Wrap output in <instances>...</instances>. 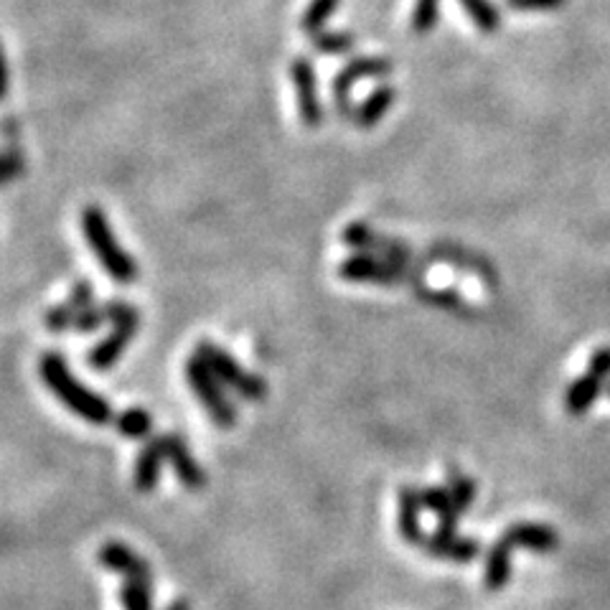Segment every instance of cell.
I'll list each match as a JSON object with an SVG mask.
<instances>
[{"label": "cell", "instance_id": "cell-1", "mask_svg": "<svg viewBox=\"0 0 610 610\" xmlns=\"http://www.w3.org/2000/svg\"><path fill=\"white\" fill-rule=\"evenodd\" d=\"M39 374L41 379L47 382V387L51 389L59 402L66 404V410L74 412V415L87 420L89 425H108L112 423V407L104 397L97 395L82 384L77 376L70 372V364H66L64 357L59 353H43L39 359Z\"/></svg>", "mask_w": 610, "mask_h": 610}, {"label": "cell", "instance_id": "cell-2", "mask_svg": "<svg viewBox=\"0 0 610 610\" xmlns=\"http://www.w3.org/2000/svg\"><path fill=\"white\" fill-rule=\"evenodd\" d=\"M82 232H85L89 250L95 252L100 267L108 273L115 283H133L138 277V265L135 260L123 250V245L117 242L115 232L110 227L108 214L102 212L97 203H89V207L82 209L79 214Z\"/></svg>", "mask_w": 610, "mask_h": 610}, {"label": "cell", "instance_id": "cell-3", "mask_svg": "<svg viewBox=\"0 0 610 610\" xmlns=\"http://www.w3.org/2000/svg\"><path fill=\"white\" fill-rule=\"evenodd\" d=\"M423 275L420 270L395 265V262L374 258V254L357 252L351 258L338 262V277L349 283L379 285V288H397V285H410V288H423Z\"/></svg>", "mask_w": 610, "mask_h": 610}, {"label": "cell", "instance_id": "cell-4", "mask_svg": "<svg viewBox=\"0 0 610 610\" xmlns=\"http://www.w3.org/2000/svg\"><path fill=\"white\" fill-rule=\"evenodd\" d=\"M186 379L191 384L196 399H199L203 410H207V415L212 418V423L220 427V431H232L237 423L235 404H232L227 391H224L220 376L207 366V361H203L199 353L188 359Z\"/></svg>", "mask_w": 610, "mask_h": 610}, {"label": "cell", "instance_id": "cell-5", "mask_svg": "<svg viewBox=\"0 0 610 610\" xmlns=\"http://www.w3.org/2000/svg\"><path fill=\"white\" fill-rule=\"evenodd\" d=\"M341 239L346 247H351V250L374 254V258H384V260L395 262V265L420 270V273H425V267H427L425 262L420 260L415 252H412L410 245L402 242V239L384 237V235H379V232H374L372 227H366L364 222L349 224V227L341 232Z\"/></svg>", "mask_w": 610, "mask_h": 610}, {"label": "cell", "instance_id": "cell-6", "mask_svg": "<svg viewBox=\"0 0 610 610\" xmlns=\"http://www.w3.org/2000/svg\"><path fill=\"white\" fill-rule=\"evenodd\" d=\"M196 353L207 361V366L212 369L216 376H220V382L227 384L229 389H235L239 397L252 399V402L267 397V382L260 379L258 374L247 372L245 366H239V361L232 357L229 351H224L222 346H216L212 341H199Z\"/></svg>", "mask_w": 610, "mask_h": 610}, {"label": "cell", "instance_id": "cell-7", "mask_svg": "<svg viewBox=\"0 0 610 610\" xmlns=\"http://www.w3.org/2000/svg\"><path fill=\"white\" fill-rule=\"evenodd\" d=\"M138 328H140L138 308L127 303V300L115 298V321H112V331L95 346L92 351H89L87 357L89 366H92L95 372H108V369L115 366L117 359L125 353L127 344H130L133 336L138 334Z\"/></svg>", "mask_w": 610, "mask_h": 610}, {"label": "cell", "instance_id": "cell-8", "mask_svg": "<svg viewBox=\"0 0 610 610\" xmlns=\"http://www.w3.org/2000/svg\"><path fill=\"white\" fill-rule=\"evenodd\" d=\"M391 70H395V66H391L389 59H384V57H357V59H351V62H346L344 70L334 77V85H331L336 115L341 120L353 115L351 89L357 87V82L384 79V77H389Z\"/></svg>", "mask_w": 610, "mask_h": 610}, {"label": "cell", "instance_id": "cell-9", "mask_svg": "<svg viewBox=\"0 0 610 610\" xmlns=\"http://www.w3.org/2000/svg\"><path fill=\"white\" fill-rule=\"evenodd\" d=\"M290 79L296 89L300 123L308 130H319L323 125V104L319 100V79H315L313 62L308 57H296L290 62Z\"/></svg>", "mask_w": 610, "mask_h": 610}, {"label": "cell", "instance_id": "cell-10", "mask_svg": "<svg viewBox=\"0 0 610 610\" xmlns=\"http://www.w3.org/2000/svg\"><path fill=\"white\" fill-rule=\"evenodd\" d=\"M89 306H95V288L89 277H82V281L74 283L72 296L43 315L47 331H51V334H66V331L74 328V323L79 321V315L85 313Z\"/></svg>", "mask_w": 610, "mask_h": 610}, {"label": "cell", "instance_id": "cell-11", "mask_svg": "<svg viewBox=\"0 0 610 610\" xmlns=\"http://www.w3.org/2000/svg\"><path fill=\"white\" fill-rule=\"evenodd\" d=\"M97 562L110 572H115V575H123L125 580H146V583H153L150 564L142 560L140 555H135L130 547L123 545V541H108V545H102L100 552H97Z\"/></svg>", "mask_w": 610, "mask_h": 610}, {"label": "cell", "instance_id": "cell-12", "mask_svg": "<svg viewBox=\"0 0 610 610\" xmlns=\"http://www.w3.org/2000/svg\"><path fill=\"white\" fill-rule=\"evenodd\" d=\"M165 456H169L173 471H176L178 481L188 491H203V486H207V473H203L199 461L191 456V450H188L186 440L180 438V435H165Z\"/></svg>", "mask_w": 610, "mask_h": 610}, {"label": "cell", "instance_id": "cell-13", "mask_svg": "<svg viewBox=\"0 0 610 610\" xmlns=\"http://www.w3.org/2000/svg\"><path fill=\"white\" fill-rule=\"evenodd\" d=\"M0 135H3L5 148L0 150V188L9 186L13 178L24 176L26 173V153L21 146V127L16 117H5L0 123Z\"/></svg>", "mask_w": 610, "mask_h": 610}, {"label": "cell", "instance_id": "cell-14", "mask_svg": "<svg viewBox=\"0 0 610 610\" xmlns=\"http://www.w3.org/2000/svg\"><path fill=\"white\" fill-rule=\"evenodd\" d=\"M165 458H169L165 456V435H161V438H150L146 446L140 448L138 458H135V471H133V484L140 494L155 491Z\"/></svg>", "mask_w": 610, "mask_h": 610}, {"label": "cell", "instance_id": "cell-15", "mask_svg": "<svg viewBox=\"0 0 610 610\" xmlns=\"http://www.w3.org/2000/svg\"><path fill=\"white\" fill-rule=\"evenodd\" d=\"M501 537L507 539L514 549L522 547V549H530V552H537V555H549L560 547V537H557V532L547 524L519 522V524H511L509 530L501 534Z\"/></svg>", "mask_w": 610, "mask_h": 610}, {"label": "cell", "instance_id": "cell-16", "mask_svg": "<svg viewBox=\"0 0 610 610\" xmlns=\"http://www.w3.org/2000/svg\"><path fill=\"white\" fill-rule=\"evenodd\" d=\"M423 494L415 486L399 488V511H397V526L399 534L407 545H420L427 539L423 534V524H420V511H423Z\"/></svg>", "mask_w": 610, "mask_h": 610}, {"label": "cell", "instance_id": "cell-17", "mask_svg": "<svg viewBox=\"0 0 610 610\" xmlns=\"http://www.w3.org/2000/svg\"><path fill=\"white\" fill-rule=\"evenodd\" d=\"M423 552L438 560L450 562H473L481 555V545L476 539L458 537V534H440L435 532L433 537L423 541Z\"/></svg>", "mask_w": 610, "mask_h": 610}, {"label": "cell", "instance_id": "cell-18", "mask_svg": "<svg viewBox=\"0 0 610 610\" xmlns=\"http://www.w3.org/2000/svg\"><path fill=\"white\" fill-rule=\"evenodd\" d=\"M602 395V382L593 374L577 376L575 382L564 389V412L570 418H583L593 410V404L598 402V397Z\"/></svg>", "mask_w": 610, "mask_h": 610}, {"label": "cell", "instance_id": "cell-19", "mask_svg": "<svg viewBox=\"0 0 610 610\" xmlns=\"http://www.w3.org/2000/svg\"><path fill=\"white\" fill-rule=\"evenodd\" d=\"M395 100H397L395 87L391 85L376 87L372 95H366L364 102L357 104V110H353V115H351L353 125H357L359 130H372V127L391 110Z\"/></svg>", "mask_w": 610, "mask_h": 610}, {"label": "cell", "instance_id": "cell-20", "mask_svg": "<svg viewBox=\"0 0 610 610\" xmlns=\"http://www.w3.org/2000/svg\"><path fill=\"white\" fill-rule=\"evenodd\" d=\"M423 507L427 511H433L438 516V532L440 534H456L458 530V519H461V511L456 509L453 496H450L448 486H431L423 491Z\"/></svg>", "mask_w": 610, "mask_h": 610}, {"label": "cell", "instance_id": "cell-21", "mask_svg": "<svg viewBox=\"0 0 610 610\" xmlns=\"http://www.w3.org/2000/svg\"><path fill=\"white\" fill-rule=\"evenodd\" d=\"M511 552H514V547L503 537L496 539L494 547L488 549L484 570V585L488 590H501L511 580Z\"/></svg>", "mask_w": 610, "mask_h": 610}, {"label": "cell", "instance_id": "cell-22", "mask_svg": "<svg viewBox=\"0 0 610 610\" xmlns=\"http://www.w3.org/2000/svg\"><path fill=\"white\" fill-rule=\"evenodd\" d=\"M446 476H448V491H450V496H453L456 509L461 511V514H465V511L476 503V496H478L476 481L458 471L456 465H450V469L446 471Z\"/></svg>", "mask_w": 610, "mask_h": 610}, {"label": "cell", "instance_id": "cell-23", "mask_svg": "<svg viewBox=\"0 0 610 610\" xmlns=\"http://www.w3.org/2000/svg\"><path fill=\"white\" fill-rule=\"evenodd\" d=\"M463 5V11L469 13L473 26L484 34H496L501 28V13L491 0H458Z\"/></svg>", "mask_w": 610, "mask_h": 610}, {"label": "cell", "instance_id": "cell-24", "mask_svg": "<svg viewBox=\"0 0 610 610\" xmlns=\"http://www.w3.org/2000/svg\"><path fill=\"white\" fill-rule=\"evenodd\" d=\"M341 0H311L303 16H300V32L308 36H319L334 16Z\"/></svg>", "mask_w": 610, "mask_h": 610}, {"label": "cell", "instance_id": "cell-25", "mask_svg": "<svg viewBox=\"0 0 610 610\" xmlns=\"http://www.w3.org/2000/svg\"><path fill=\"white\" fill-rule=\"evenodd\" d=\"M150 431H153V418H150V412L142 410V407H130V410H125L123 415L117 418V433L123 435V438L142 440L148 438Z\"/></svg>", "mask_w": 610, "mask_h": 610}, {"label": "cell", "instance_id": "cell-26", "mask_svg": "<svg viewBox=\"0 0 610 610\" xmlns=\"http://www.w3.org/2000/svg\"><path fill=\"white\" fill-rule=\"evenodd\" d=\"M153 583L146 580H125L120 587V600H123L125 610H153V593H150Z\"/></svg>", "mask_w": 610, "mask_h": 610}, {"label": "cell", "instance_id": "cell-27", "mask_svg": "<svg viewBox=\"0 0 610 610\" xmlns=\"http://www.w3.org/2000/svg\"><path fill=\"white\" fill-rule=\"evenodd\" d=\"M115 319V300H108L102 306H89L85 313L79 315V321L74 323V334H95L100 331L104 323H112Z\"/></svg>", "mask_w": 610, "mask_h": 610}, {"label": "cell", "instance_id": "cell-28", "mask_svg": "<svg viewBox=\"0 0 610 610\" xmlns=\"http://www.w3.org/2000/svg\"><path fill=\"white\" fill-rule=\"evenodd\" d=\"M357 47V36L349 32H321L313 36V49L319 54H349Z\"/></svg>", "mask_w": 610, "mask_h": 610}, {"label": "cell", "instance_id": "cell-29", "mask_svg": "<svg viewBox=\"0 0 610 610\" xmlns=\"http://www.w3.org/2000/svg\"><path fill=\"white\" fill-rule=\"evenodd\" d=\"M440 18V0H415V9H412L410 26L415 34H431L438 26Z\"/></svg>", "mask_w": 610, "mask_h": 610}, {"label": "cell", "instance_id": "cell-30", "mask_svg": "<svg viewBox=\"0 0 610 610\" xmlns=\"http://www.w3.org/2000/svg\"><path fill=\"white\" fill-rule=\"evenodd\" d=\"M418 298H423L425 303L431 306H438V308H446V311H458V313H469L471 311V303H465L461 292L456 290H433V288H418Z\"/></svg>", "mask_w": 610, "mask_h": 610}, {"label": "cell", "instance_id": "cell-31", "mask_svg": "<svg viewBox=\"0 0 610 610\" xmlns=\"http://www.w3.org/2000/svg\"><path fill=\"white\" fill-rule=\"evenodd\" d=\"M511 11L519 13H541V11H560L568 5V0H507Z\"/></svg>", "mask_w": 610, "mask_h": 610}, {"label": "cell", "instance_id": "cell-32", "mask_svg": "<svg viewBox=\"0 0 610 610\" xmlns=\"http://www.w3.org/2000/svg\"><path fill=\"white\" fill-rule=\"evenodd\" d=\"M587 374L598 376V379H610V346H600L590 353V361H587Z\"/></svg>", "mask_w": 610, "mask_h": 610}, {"label": "cell", "instance_id": "cell-33", "mask_svg": "<svg viewBox=\"0 0 610 610\" xmlns=\"http://www.w3.org/2000/svg\"><path fill=\"white\" fill-rule=\"evenodd\" d=\"M9 87H11V70H9V59H5L3 43H0V102H3L5 95H9Z\"/></svg>", "mask_w": 610, "mask_h": 610}, {"label": "cell", "instance_id": "cell-34", "mask_svg": "<svg viewBox=\"0 0 610 610\" xmlns=\"http://www.w3.org/2000/svg\"><path fill=\"white\" fill-rule=\"evenodd\" d=\"M165 610H191V606H188L186 600H176V602H171V606Z\"/></svg>", "mask_w": 610, "mask_h": 610}, {"label": "cell", "instance_id": "cell-35", "mask_svg": "<svg viewBox=\"0 0 610 610\" xmlns=\"http://www.w3.org/2000/svg\"><path fill=\"white\" fill-rule=\"evenodd\" d=\"M606 391H608V397H610V382H608V387H606Z\"/></svg>", "mask_w": 610, "mask_h": 610}]
</instances>
